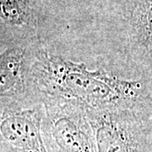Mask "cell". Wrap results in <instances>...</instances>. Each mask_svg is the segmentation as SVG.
Segmentation results:
<instances>
[{
    "instance_id": "cell-1",
    "label": "cell",
    "mask_w": 152,
    "mask_h": 152,
    "mask_svg": "<svg viewBox=\"0 0 152 152\" xmlns=\"http://www.w3.org/2000/svg\"><path fill=\"white\" fill-rule=\"evenodd\" d=\"M31 106L49 100L73 101L92 111H130L152 118V80L125 79L102 67L39 50L28 77Z\"/></svg>"
},
{
    "instance_id": "cell-2",
    "label": "cell",
    "mask_w": 152,
    "mask_h": 152,
    "mask_svg": "<svg viewBox=\"0 0 152 152\" xmlns=\"http://www.w3.org/2000/svg\"><path fill=\"white\" fill-rule=\"evenodd\" d=\"M91 3L94 26L78 40L80 60L125 79L152 80V0Z\"/></svg>"
},
{
    "instance_id": "cell-3",
    "label": "cell",
    "mask_w": 152,
    "mask_h": 152,
    "mask_svg": "<svg viewBox=\"0 0 152 152\" xmlns=\"http://www.w3.org/2000/svg\"><path fill=\"white\" fill-rule=\"evenodd\" d=\"M42 133L48 152H98L87 109L73 101L43 103Z\"/></svg>"
},
{
    "instance_id": "cell-4",
    "label": "cell",
    "mask_w": 152,
    "mask_h": 152,
    "mask_svg": "<svg viewBox=\"0 0 152 152\" xmlns=\"http://www.w3.org/2000/svg\"><path fill=\"white\" fill-rule=\"evenodd\" d=\"M87 113L98 152H152L149 120L130 111Z\"/></svg>"
},
{
    "instance_id": "cell-5",
    "label": "cell",
    "mask_w": 152,
    "mask_h": 152,
    "mask_svg": "<svg viewBox=\"0 0 152 152\" xmlns=\"http://www.w3.org/2000/svg\"><path fill=\"white\" fill-rule=\"evenodd\" d=\"M42 40H31L0 48V111L32 107L29 101L28 77Z\"/></svg>"
},
{
    "instance_id": "cell-6",
    "label": "cell",
    "mask_w": 152,
    "mask_h": 152,
    "mask_svg": "<svg viewBox=\"0 0 152 152\" xmlns=\"http://www.w3.org/2000/svg\"><path fill=\"white\" fill-rule=\"evenodd\" d=\"M0 48L42 40L48 25V0H0Z\"/></svg>"
},
{
    "instance_id": "cell-7",
    "label": "cell",
    "mask_w": 152,
    "mask_h": 152,
    "mask_svg": "<svg viewBox=\"0 0 152 152\" xmlns=\"http://www.w3.org/2000/svg\"><path fill=\"white\" fill-rule=\"evenodd\" d=\"M43 105L0 111V152H48L42 133Z\"/></svg>"
}]
</instances>
